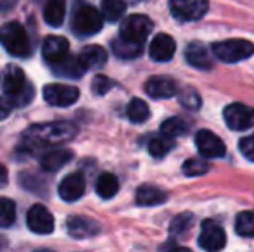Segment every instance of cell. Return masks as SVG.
Segmentation results:
<instances>
[{"label":"cell","instance_id":"obj_39","mask_svg":"<svg viewBox=\"0 0 254 252\" xmlns=\"http://www.w3.org/2000/svg\"><path fill=\"white\" fill-rule=\"evenodd\" d=\"M7 180H9V175H7V169L5 166L0 164V187H3L7 183Z\"/></svg>","mask_w":254,"mask_h":252},{"label":"cell","instance_id":"obj_38","mask_svg":"<svg viewBox=\"0 0 254 252\" xmlns=\"http://www.w3.org/2000/svg\"><path fill=\"white\" fill-rule=\"evenodd\" d=\"M19 2V0H0V10H10V9H14L16 7V3Z\"/></svg>","mask_w":254,"mask_h":252},{"label":"cell","instance_id":"obj_28","mask_svg":"<svg viewBox=\"0 0 254 252\" xmlns=\"http://www.w3.org/2000/svg\"><path fill=\"white\" fill-rule=\"evenodd\" d=\"M235 232L237 235L251 239L254 237V211H244L235 219Z\"/></svg>","mask_w":254,"mask_h":252},{"label":"cell","instance_id":"obj_24","mask_svg":"<svg viewBox=\"0 0 254 252\" xmlns=\"http://www.w3.org/2000/svg\"><path fill=\"white\" fill-rule=\"evenodd\" d=\"M135 201H137L138 205H157L166 201V194L161 189H157V187L142 185L140 189L137 190Z\"/></svg>","mask_w":254,"mask_h":252},{"label":"cell","instance_id":"obj_7","mask_svg":"<svg viewBox=\"0 0 254 252\" xmlns=\"http://www.w3.org/2000/svg\"><path fill=\"white\" fill-rule=\"evenodd\" d=\"M78 97H80V90L76 87H71V85L52 83L44 88V99L56 107L73 105L78 101Z\"/></svg>","mask_w":254,"mask_h":252},{"label":"cell","instance_id":"obj_34","mask_svg":"<svg viewBox=\"0 0 254 252\" xmlns=\"http://www.w3.org/2000/svg\"><path fill=\"white\" fill-rule=\"evenodd\" d=\"M178 99H180V104L184 105L185 109H199V105H201V97H199L194 88H185V90H182Z\"/></svg>","mask_w":254,"mask_h":252},{"label":"cell","instance_id":"obj_4","mask_svg":"<svg viewBox=\"0 0 254 252\" xmlns=\"http://www.w3.org/2000/svg\"><path fill=\"white\" fill-rule=\"evenodd\" d=\"M213 52L221 62H241L254 54V45L242 38L223 40L213 45Z\"/></svg>","mask_w":254,"mask_h":252},{"label":"cell","instance_id":"obj_3","mask_svg":"<svg viewBox=\"0 0 254 252\" xmlns=\"http://www.w3.org/2000/svg\"><path fill=\"white\" fill-rule=\"evenodd\" d=\"M0 42L5 50L14 57H28L31 54V44L24 26L17 21L3 24L0 30Z\"/></svg>","mask_w":254,"mask_h":252},{"label":"cell","instance_id":"obj_18","mask_svg":"<svg viewBox=\"0 0 254 252\" xmlns=\"http://www.w3.org/2000/svg\"><path fill=\"white\" fill-rule=\"evenodd\" d=\"M71 159H73V152L71 151H67V149H54V151H49L42 155L40 166L44 171L54 173L57 169L64 168Z\"/></svg>","mask_w":254,"mask_h":252},{"label":"cell","instance_id":"obj_14","mask_svg":"<svg viewBox=\"0 0 254 252\" xmlns=\"http://www.w3.org/2000/svg\"><path fill=\"white\" fill-rule=\"evenodd\" d=\"M85 190H87V180L81 173H73L66 176L59 185V195L66 202H74L81 199Z\"/></svg>","mask_w":254,"mask_h":252},{"label":"cell","instance_id":"obj_1","mask_svg":"<svg viewBox=\"0 0 254 252\" xmlns=\"http://www.w3.org/2000/svg\"><path fill=\"white\" fill-rule=\"evenodd\" d=\"M74 137H76V126L73 123L52 121L28 128L23 135V144L26 145L28 151H37V149L57 147L73 140Z\"/></svg>","mask_w":254,"mask_h":252},{"label":"cell","instance_id":"obj_10","mask_svg":"<svg viewBox=\"0 0 254 252\" xmlns=\"http://www.w3.org/2000/svg\"><path fill=\"white\" fill-rule=\"evenodd\" d=\"M223 118L232 130H249L254 126V107L244 104H230L225 109Z\"/></svg>","mask_w":254,"mask_h":252},{"label":"cell","instance_id":"obj_20","mask_svg":"<svg viewBox=\"0 0 254 252\" xmlns=\"http://www.w3.org/2000/svg\"><path fill=\"white\" fill-rule=\"evenodd\" d=\"M185 59L195 69H202V71H209L213 67V59H211L207 49L202 44H190L185 50Z\"/></svg>","mask_w":254,"mask_h":252},{"label":"cell","instance_id":"obj_9","mask_svg":"<svg viewBox=\"0 0 254 252\" xmlns=\"http://www.w3.org/2000/svg\"><path fill=\"white\" fill-rule=\"evenodd\" d=\"M170 9L182 21H197L209 9L207 0H171Z\"/></svg>","mask_w":254,"mask_h":252},{"label":"cell","instance_id":"obj_31","mask_svg":"<svg viewBox=\"0 0 254 252\" xmlns=\"http://www.w3.org/2000/svg\"><path fill=\"white\" fill-rule=\"evenodd\" d=\"M16 219V204L10 199H0V228H9Z\"/></svg>","mask_w":254,"mask_h":252},{"label":"cell","instance_id":"obj_25","mask_svg":"<svg viewBox=\"0 0 254 252\" xmlns=\"http://www.w3.org/2000/svg\"><path fill=\"white\" fill-rule=\"evenodd\" d=\"M95 190H97V194L101 195L102 199H111L120 190V182H118L116 176L111 175V173H102L97 180Z\"/></svg>","mask_w":254,"mask_h":252},{"label":"cell","instance_id":"obj_33","mask_svg":"<svg viewBox=\"0 0 254 252\" xmlns=\"http://www.w3.org/2000/svg\"><path fill=\"white\" fill-rule=\"evenodd\" d=\"M182 171H184L185 176H201L209 171V164L202 159H189V161L184 162Z\"/></svg>","mask_w":254,"mask_h":252},{"label":"cell","instance_id":"obj_15","mask_svg":"<svg viewBox=\"0 0 254 252\" xmlns=\"http://www.w3.org/2000/svg\"><path fill=\"white\" fill-rule=\"evenodd\" d=\"M69 54V42L64 37H57V35H52V37H47L44 40V47H42V55L47 61V64H56L59 62L61 59H64Z\"/></svg>","mask_w":254,"mask_h":252},{"label":"cell","instance_id":"obj_21","mask_svg":"<svg viewBox=\"0 0 254 252\" xmlns=\"http://www.w3.org/2000/svg\"><path fill=\"white\" fill-rule=\"evenodd\" d=\"M51 69L54 71V74H59L64 78H80L85 73V69L81 67L78 57L67 54L64 59H61L59 62L51 64Z\"/></svg>","mask_w":254,"mask_h":252},{"label":"cell","instance_id":"obj_6","mask_svg":"<svg viewBox=\"0 0 254 252\" xmlns=\"http://www.w3.org/2000/svg\"><path fill=\"white\" fill-rule=\"evenodd\" d=\"M154 28V23L144 14H133V16H128L127 19L121 23V33L120 37L127 38L131 42H138V44H144L145 38L151 35Z\"/></svg>","mask_w":254,"mask_h":252},{"label":"cell","instance_id":"obj_22","mask_svg":"<svg viewBox=\"0 0 254 252\" xmlns=\"http://www.w3.org/2000/svg\"><path fill=\"white\" fill-rule=\"evenodd\" d=\"M64 16H66V0H47L44 9V19L49 26H61L64 23Z\"/></svg>","mask_w":254,"mask_h":252},{"label":"cell","instance_id":"obj_2","mask_svg":"<svg viewBox=\"0 0 254 252\" xmlns=\"http://www.w3.org/2000/svg\"><path fill=\"white\" fill-rule=\"evenodd\" d=\"M2 88L5 99L10 102V105L16 107H23V105L30 104L35 97V88L30 81L26 80L23 69L17 66H9L3 73Z\"/></svg>","mask_w":254,"mask_h":252},{"label":"cell","instance_id":"obj_37","mask_svg":"<svg viewBox=\"0 0 254 252\" xmlns=\"http://www.w3.org/2000/svg\"><path fill=\"white\" fill-rule=\"evenodd\" d=\"M10 107H12V105H10V102L7 101V99L0 97V121H2V119H5L7 116L10 114Z\"/></svg>","mask_w":254,"mask_h":252},{"label":"cell","instance_id":"obj_40","mask_svg":"<svg viewBox=\"0 0 254 252\" xmlns=\"http://www.w3.org/2000/svg\"><path fill=\"white\" fill-rule=\"evenodd\" d=\"M2 247H5V242H3L2 237H0V249H2Z\"/></svg>","mask_w":254,"mask_h":252},{"label":"cell","instance_id":"obj_32","mask_svg":"<svg viewBox=\"0 0 254 252\" xmlns=\"http://www.w3.org/2000/svg\"><path fill=\"white\" fill-rule=\"evenodd\" d=\"M192 221H194V216L185 212V214H180L171 221V226H170V233L175 237H182L184 233H187L192 226Z\"/></svg>","mask_w":254,"mask_h":252},{"label":"cell","instance_id":"obj_30","mask_svg":"<svg viewBox=\"0 0 254 252\" xmlns=\"http://www.w3.org/2000/svg\"><path fill=\"white\" fill-rule=\"evenodd\" d=\"M173 147H175L173 138L164 137V135L163 137H154L151 138V142H149V152H151V155H154V157H157V159L164 157Z\"/></svg>","mask_w":254,"mask_h":252},{"label":"cell","instance_id":"obj_11","mask_svg":"<svg viewBox=\"0 0 254 252\" xmlns=\"http://www.w3.org/2000/svg\"><path fill=\"white\" fill-rule=\"evenodd\" d=\"M28 228L38 235H49L54 232V216L45 205L35 204L30 207L26 214Z\"/></svg>","mask_w":254,"mask_h":252},{"label":"cell","instance_id":"obj_8","mask_svg":"<svg viewBox=\"0 0 254 252\" xmlns=\"http://www.w3.org/2000/svg\"><path fill=\"white\" fill-rule=\"evenodd\" d=\"M199 246L204 251H221L227 246V233L225 230L213 219H206L201 226V235H199Z\"/></svg>","mask_w":254,"mask_h":252},{"label":"cell","instance_id":"obj_19","mask_svg":"<svg viewBox=\"0 0 254 252\" xmlns=\"http://www.w3.org/2000/svg\"><path fill=\"white\" fill-rule=\"evenodd\" d=\"M81 67L87 69H101L104 64L107 62V52L104 50L101 45H88L78 55Z\"/></svg>","mask_w":254,"mask_h":252},{"label":"cell","instance_id":"obj_12","mask_svg":"<svg viewBox=\"0 0 254 252\" xmlns=\"http://www.w3.org/2000/svg\"><path fill=\"white\" fill-rule=\"evenodd\" d=\"M195 145H197L199 154L207 159L223 157L225 152H227V147H225L223 140L209 130L197 131V135H195Z\"/></svg>","mask_w":254,"mask_h":252},{"label":"cell","instance_id":"obj_26","mask_svg":"<svg viewBox=\"0 0 254 252\" xmlns=\"http://www.w3.org/2000/svg\"><path fill=\"white\" fill-rule=\"evenodd\" d=\"M127 114L131 123H137L138 125V123L147 121L149 116H151V111H149V105L145 104L144 101H140V99H131L127 107Z\"/></svg>","mask_w":254,"mask_h":252},{"label":"cell","instance_id":"obj_23","mask_svg":"<svg viewBox=\"0 0 254 252\" xmlns=\"http://www.w3.org/2000/svg\"><path fill=\"white\" fill-rule=\"evenodd\" d=\"M111 49H113L114 55H118L120 59H135L142 54V44L127 40V38H123V37L113 40Z\"/></svg>","mask_w":254,"mask_h":252},{"label":"cell","instance_id":"obj_29","mask_svg":"<svg viewBox=\"0 0 254 252\" xmlns=\"http://www.w3.org/2000/svg\"><path fill=\"white\" fill-rule=\"evenodd\" d=\"M187 130H189V125L182 118H168L166 121H163V125H161V133L170 138H177V137H180V135H185Z\"/></svg>","mask_w":254,"mask_h":252},{"label":"cell","instance_id":"obj_27","mask_svg":"<svg viewBox=\"0 0 254 252\" xmlns=\"http://www.w3.org/2000/svg\"><path fill=\"white\" fill-rule=\"evenodd\" d=\"M127 10L125 0H104L102 2V17L111 23H116L123 17Z\"/></svg>","mask_w":254,"mask_h":252},{"label":"cell","instance_id":"obj_35","mask_svg":"<svg viewBox=\"0 0 254 252\" xmlns=\"http://www.w3.org/2000/svg\"><path fill=\"white\" fill-rule=\"evenodd\" d=\"M111 88H113V81L109 78L102 76V74H97L92 81V90H94L95 95H106Z\"/></svg>","mask_w":254,"mask_h":252},{"label":"cell","instance_id":"obj_16","mask_svg":"<svg viewBox=\"0 0 254 252\" xmlns=\"http://www.w3.org/2000/svg\"><path fill=\"white\" fill-rule=\"evenodd\" d=\"M175 50H177V44L166 33L156 35L149 45V55L157 62H168L175 55Z\"/></svg>","mask_w":254,"mask_h":252},{"label":"cell","instance_id":"obj_5","mask_svg":"<svg viewBox=\"0 0 254 252\" xmlns=\"http://www.w3.org/2000/svg\"><path fill=\"white\" fill-rule=\"evenodd\" d=\"M104 17L92 5H81L73 16V31L78 37H92L102 30Z\"/></svg>","mask_w":254,"mask_h":252},{"label":"cell","instance_id":"obj_36","mask_svg":"<svg viewBox=\"0 0 254 252\" xmlns=\"http://www.w3.org/2000/svg\"><path fill=\"white\" fill-rule=\"evenodd\" d=\"M239 149H241V152L249 159V161L254 162V135L242 138L241 144H239Z\"/></svg>","mask_w":254,"mask_h":252},{"label":"cell","instance_id":"obj_17","mask_svg":"<svg viewBox=\"0 0 254 252\" xmlns=\"http://www.w3.org/2000/svg\"><path fill=\"white\" fill-rule=\"evenodd\" d=\"M178 92L177 83L166 76H152L145 83V94L152 99H170Z\"/></svg>","mask_w":254,"mask_h":252},{"label":"cell","instance_id":"obj_13","mask_svg":"<svg viewBox=\"0 0 254 252\" xmlns=\"http://www.w3.org/2000/svg\"><path fill=\"white\" fill-rule=\"evenodd\" d=\"M67 233H69L73 239H90V237H95L99 232H101V226L95 219L87 218V216H73V218L67 219L66 223Z\"/></svg>","mask_w":254,"mask_h":252}]
</instances>
